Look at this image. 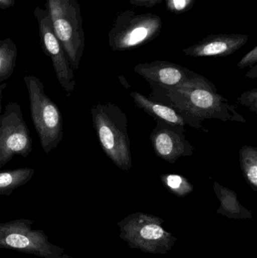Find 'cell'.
Listing matches in <instances>:
<instances>
[{
    "label": "cell",
    "mask_w": 257,
    "mask_h": 258,
    "mask_svg": "<svg viewBox=\"0 0 257 258\" xmlns=\"http://www.w3.org/2000/svg\"><path fill=\"white\" fill-rule=\"evenodd\" d=\"M150 86L152 100L187 112L202 122L207 119L247 122L237 113L235 106L229 105L227 99L217 93L216 86L199 74L173 89Z\"/></svg>",
    "instance_id": "cell-1"
},
{
    "label": "cell",
    "mask_w": 257,
    "mask_h": 258,
    "mask_svg": "<svg viewBox=\"0 0 257 258\" xmlns=\"http://www.w3.org/2000/svg\"><path fill=\"white\" fill-rule=\"evenodd\" d=\"M91 114L103 151L118 168L129 171L132 156L125 112L116 104L105 103L92 107Z\"/></svg>",
    "instance_id": "cell-2"
},
{
    "label": "cell",
    "mask_w": 257,
    "mask_h": 258,
    "mask_svg": "<svg viewBox=\"0 0 257 258\" xmlns=\"http://www.w3.org/2000/svg\"><path fill=\"white\" fill-rule=\"evenodd\" d=\"M164 222L162 218L151 214H130L118 223L119 236L133 249L147 254H166L178 239L163 228Z\"/></svg>",
    "instance_id": "cell-3"
},
{
    "label": "cell",
    "mask_w": 257,
    "mask_h": 258,
    "mask_svg": "<svg viewBox=\"0 0 257 258\" xmlns=\"http://www.w3.org/2000/svg\"><path fill=\"white\" fill-rule=\"evenodd\" d=\"M28 91L30 113L41 146L45 154H49L61 142L63 120L58 106L46 95L45 86L34 76L24 78Z\"/></svg>",
    "instance_id": "cell-4"
},
{
    "label": "cell",
    "mask_w": 257,
    "mask_h": 258,
    "mask_svg": "<svg viewBox=\"0 0 257 258\" xmlns=\"http://www.w3.org/2000/svg\"><path fill=\"white\" fill-rule=\"evenodd\" d=\"M53 30L61 44L72 70L79 68L85 40L81 7L77 0H47Z\"/></svg>",
    "instance_id": "cell-5"
},
{
    "label": "cell",
    "mask_w": 257,
    "mask_h": 258,
    "mask_svg": "<svg viewBox=\"0 0 257 258\" xmlns=\"http://www.w3.org/2000/svg\"><path fill=\"white\" fill-rule=\"evenodd\" d=\"M26 218L0 222V249H10L40 258H74L62 247L50 242L43 230L33 228Z\"/></svg>",
    "instance_id": "cell-6"
},
{
    "label": "cell",
    "mask_w": 257,
    "mask_h": 258,
    "mask_svg": "<svg viewBox=\"0 0 257 258\" xmlns=\"http://www.w3.org/2000/svg\"><path fill=\"white\" fill-rule=\"evenodd\" d=\"M161 27L162 21L158 15L125 11L115 19L109 33V45L115 51L134 49L155 39Z\"/></svg>",
    "instance_id": "cell-7"
},
{
    "label": "cell",
    "mask_w": 257,
    "mask_h": 258,
    "mask_svg": "<svg viewBox=\"0 0 257 258\" xmlns=\"http://www.w3.org/2000/svg\"><path fill=\"white\" fill-rule=\"evenodd\" d=\"M33 151V139L19 104H6L0 115V168L15 156L27 158Z\"/></svg>",
    "instance_id": "cell-8"
},
{
    "label": "cell",
    "mask_w": 257,
    "mask_h": 258,
    "mask_svg": "<svg viewBox=\"0 0 257 258\" xmlns=\"http://www.w3.org/2000/svg\"><path fill=\"white\" fill-rule=\"evenodd\" d=\"M34 15L39 25V37L42 50L51 58L56 77L60 86L69 96L76 86L73 70L69 64L67 56L61 44L54 34L52 23L47 9L43 10L40 8L36 7Z\"/></svg>",
    "instance_id": "cell-9"
},
{
    "label": "cell",
    "mask_w": 257,
    "mask_h": 258,
    "mask_svg": "<svg viewBox=\"0 0 257 258\" xmlns=\"http://www.w3.org/2000/svg\"><path fill=\"white\" fill-rule=\"evenodd\" d=\"M153 119L156 125L149 139L154 153L158 158L173 164L181 157L193 154L195 149L186 138L185 127L172 125L157 118Z\"/></svg>",
    "instance_id": "cell-10"
},
{
    "label": "cell",
    "mask_w": 257,
    "mask_h": 258,
    "mask_svg": "<svg viewBox=\"0 0 257 258\" xmlns=\"http://www.w3.org/2000/svg\"><path fill=\"white\" fill-rule=\"evenodd\" d=\"M134 72L147 81L150 86L163 89H173L196 75L188 68L164 60L140 63L134 68Z\"/></svg>",
    "instance_id": "cell-11"
},
{
    "label": "cell",
    "mask_w": 257,
    "mask_h": 258,
    "mask_svg": "<svg viewBox=\"0 0 257 258\" xmlns=\"http://www.w3.org/2000/svg\"><path fill=\"white\" fill-rule=\"evenodd\" d=\"M249 39L248 35L211 34L192 46L183 49L190 57H226L244 46Z\"/></svg>",
    "instance_id": "cell-12"
},
{
    "label": "cell",
    "mask_w": 257,
    "mask_h": 258,
    "mask_svg": "<svg viewBox=\"0 0 257 258\" xmlns=\"http://www.w3.org/2000/svg\"><path fill=\"white\" fill-rule=\"evenodd\" d=\"M131 96L136 106L142 109L147 114L150 115L152 117L157 118L172 125L184 127L188 125L197 130L208 132L202 125V121L187 112L154 101L152 98H148L138 92H131Z\"/></svg>",
    "instance_id": "cell-13"
},
{
    "label": "cell",
    "mask_w": 257,
    "mask_h": 258,
    "mask_svg": "<svg viewBox=\"0 0 257 258\" xmlns=\"http://www.w3.org/2000/svg\"><path fill=\"white\" fill-rule=\"evenodd\" d=\"M214 190L220 203L217 210L219 215L227 217L229 219H252L253 215L245 209L238 200L236 192L217 181L214 182Z\"/></svg>",
    "instance_id": "cell-14"
},
{
    "label": "cell",
    "mask_w": 257,
    "mask_h": 258,
    "mask_svg": "<svg viewBox=\"0 0 257 258\" xmlns=\"http://www.w3.org/2000/svg\"><path fill=\"white\" fill-rule=\"evenodd\" d=\"M31 168L6 170L0 172V197L10 196L15 189L27 184L34 174Z\"/></svg>",
    "instance_id": "cell-15"
},
{
    "label": "cell",
    "mask_w": 257,
    "mask_h": 258,
    "mask_svg": "<svg viewBox=\"0 0 257 258\" xmlns=\"http://www.w3.org/2000/svg\"><path fill=\"white\" fill-rule=\"evenodd\" d=\"M18 48L10 38L0 40V83L9 80L15 71Z\"/></svg>",
    "instance_id": "cell-16"
},
{
    "label": "cell",
    "mask_w": 257,
    "mask_h": 258,
    "mask_svg": "<svg viewBox=\"0 0 257 258\" xmlns=\"http://www.w3.org/2000/svg\"><path fill=\"white\" fill-rule=\"evenodd\" d=\"M239 162L243 175L254 192H257V148L243 146L239 150Z\"/></svg>",
    "instance_id": "cell-17"
},
{
    "label": "cell",
    "mask_w": 257,
    "mask_h": 258,
    "mask_svg": "<svg viewBox=\"0 0 257 258\" xmlns=\"http://www.w3.org/2000/svg\"><path fill=\"white\" fill-rule=\"evenodd\" d=\"M160 179L165 189L179 198L187 197L194 190L193 183L181 174H164Z\"/></svg>",
    "instance_id": "cell-18"
},
{
    "label": "cell",
    "mask_w": 257,
    "mask_h": 258,
    "mask_svg": "<svg viewBox=\"0 0 257 258\" xmlns=\"http://www.w3.org/2000/svg\"><path fill=\"white\" fill-rule=\"evenodd\" d=\"M238 102L244 107H247L252 112L256 113L257 112V88L244 92L238 98Z\"/></svg>",
    "instance_id": "cell-19"
},
{
    "label": "cell",
    "mask_w": 257,
    "mask_h": 258,
    "mask_svg": "<svg viewBox=\"0 0 257 258\" xmlns=\"http://www.w3.org/2000/svg\"><path fill=\"white\" fill-rule=\"evenodd\" d=\"M195 0H166L167 9L172 13L181 14L193 7Z\"/></svg>",
    "instance_id": "cell-20"
},
{
    "label": "cell",
    "mask_w": 257,
    "mask_h": 258,
    "mask_svg": "<svg viewBox=\"0 0 257 258\" xmlns=\"http://www.w3.org/2000/svg\"><path fill=\"white\" fill-rule=\"evenodd\" d=\"M256 62L257 47L255 46L251 51H249L246 55L242 57V59L238 62L237 66L240 69H244V68H247V67H250L251 68L256 64Z\"/></svg>",
    "instance_id": "cell-21"
},
{
    "label": "cell",
    "mask_w": 257,
    "mask_h": 258,
    "mask_svg": "<svg viewBox=\"0 0 257 258\" xmlns=\"http://www.w3.org/2000/svg\"><path fill=\"white\" fill-rule=\"evenodd\" d=\"M163 0H128L133 6H142V7L152 8L157 6Z\"/></svg>",
    "instance_id": "cell-22"
},
{
    "label": "cell",
    "mask_w": 257,
    "mask_h": 258,
    "mask_svg": "<svg viewBox=\"0 0 257 258\" xmlns=\"http://www.w3.org/2000/svg\"><path fill=\"white\" fill-rule=\"evenodd\" d=\"M15 0H0V9H7L15 5Z\"/></svg>",
    "instance_id": "cell-23"
},
{
    "label": "cell",
    "mask_w": 257,
    "mask_h": 258,
    "mask_svg": "<svg viewBox=\"0 0 257 258\" xmlns=\"http://www.w3.org/2000/svg\"><path fill=\"white\" fill-rule=\"evenodd\" d=\"M246 77L249 79H255L257 77V65H254L253 68H250V71L246 74Z\"/></svg>",
    "instance_id": "cell-24"
},
{
    "label": "cell",
    "mask_w": 257,
    "mask_h": 258,
    "mask_svg": "<svg viewBox=\"0 0 257 258\" xmlns=\"http://www.w3.org/2000/svg\"><path fill=\"white\" fill-rule=\"evenodd\" d=\"M7 84L6 83H3L0 86V115L2 114V100H3V91L6 89Z\"/></svg>",
    "instance_id": "cell-25"
}]
</instances>
